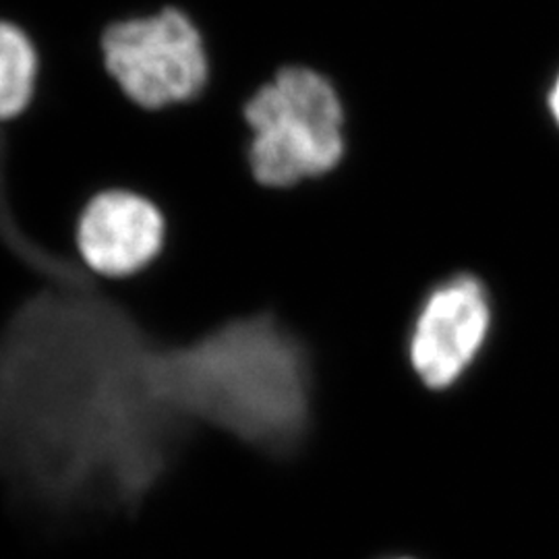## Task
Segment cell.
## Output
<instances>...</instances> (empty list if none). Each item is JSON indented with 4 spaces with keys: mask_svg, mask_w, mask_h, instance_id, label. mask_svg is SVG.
Masks as SVG:
<instances>
[{
    "mask_svg": "<svg viewBox=\"0 0 559 559\" xmlns=\"http://www.w3.org/2000/svg\"><path fill=\"white\" fill-rule=\"evenodd\" d=\"M100 52L110 80L145 110L193 100L210 80L203 36L175 7L108 25Z\"/></svg>",
    "mask_w": 559,
    "mask_h": 559,
    "instance_id": "4",
    "label": "cell"
},
{
    "mask_svg": "<svg viewBox=\"0 0 559 559\" xmlns=\"http://www.w3.org/2000/svg\"><path fill=\"white\" fill-rule=\"evenodd\" d=\"M392 559H408V558H392Z\"/></svg>",
    "mask_w": 559,
    "mask_h": 559,
    "instance_id": "9",
    "label": "cell"
},
{
    "mask_svg": "<svg viewBox=\"0 0 559 559\" xmlns=\"http://www.w3.org/2000/svg\"><path fill=\"white\" fill-rule=\"evenodd\" d=\"M491 330V305L483 282L456 274L438 284L408 334V362L427 390L454 388L479 359Z\"/></svg>",
    "mask_w": 559,
    "mask_h": 559,
    "instance_id": "5",
    "label": "cell"
},
{
    "mask_svg": "<svg viewBox=\"0 0 559 559\" xmlns=\"http://www.w3.org/2000/svg\"><path fill=\"white\" fill-rule=\"evenodd\" d=\"M71 342L50 381H0V464L59 503L138 508L195 431L168 350L120 321Z\"/></svg>",
    "mask_w": 559,
    "mask_h": 559,
    "instance_id": "1",
    "label": "cell"
},
{
    "mask_svg": "<svg viewBox=\"0 0 559 559\" xmlns=\"http://www.w3.org/2000/svg\"><path fill=\"white\" fill-rule=\"evenodd\" d=\"M253 179L270 189L332 173L344 158V108L332 81L309 67H284L245 104Z\"/></svg>",
    "mask_w": 559,
    "mask_h": 559,
    "instance_id": "3",
    "label": "cell"
},
{
    "mask_svg": "<svg viewBox=\"0 0 559 559\" xmlns=\"http://www.w3.org/2000/svg\"><path fill=\"white\" fill-rule=\"evenodd\" d=\"M40 73L36 44L11 21L0 20V122L17 119L34 100Z\"/></svg>",
    "mask_w": 559,
    "mask_h": 559,
    "instance_id": "7",
    "label": "cell"
},
{
    "mask_svg": "<svg viewBox=\"0 0 559 559\" xmlns=\"http://www.w3.org/2000/svg\"><path fill=\"white\" fill-rule=\"evenodd\" d=\"M75 237L90 270L106 278H124L160 255L166 222L154 201L135 191L108 189L85 203Z\"/></svg>",
    "mask_w": 559,
    "mask_h": 559,
    "instance_id": "6",
    "label": "cell"
},
{
    "mask_svg": "<svg viewBox=\"0 0 559 559\" xmlns=\"http://www.w3.org/2000/svg\"><path fill=\"white\" fill-rule=\"evenodd\" d=\"M198 429L290 459L313 429V371L299 340L267 318L235 321L175 348Z\"/></svg>",
    "mask_w": 559,
    "mask_h": 559,
    "instance_id": "2",
    "label": "cell"
},
{
    "mask_svg": "<svg viewBox=\"0 0 559 559\" xmlns=\"http://www.w3.org/2000/svg\"><path fill=\"white\" fill-rule=\"evenodd\" d=\"M549 108H551V112H554V119L558 120L559 124V78L554 83V90H551V94H549Z\"/></svg>",
    "mask_w": 559,
    "mask_h": 559,
    "instance_id": "8",
    "label": "cell"
}]
</instances>
